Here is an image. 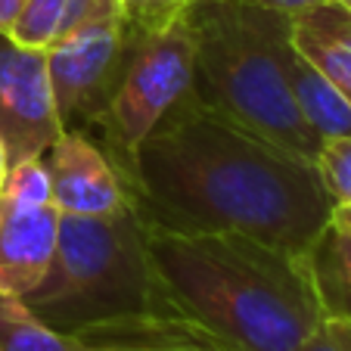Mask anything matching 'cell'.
Returning a JSON list of instances; mask_svg holds the SVG:
<instances>
[{
    "mask_svg": "<svg viewBox=\"0 0 351 351\" xmlns=\"http://www.w3.org/2000/svg\"><path fill=\"white\" fill-rule=\"evenodd\" d=\"M128 202L153 227L237 230L314 252L332 206L317 162L271 143L186 90L146 134Z\"/></svg>",
    "mask_w": 351,
    "mask_h": 351,
    "instance_id": "1",
    "label": "cell"
},
{
    "mask_svg": "<svg viewBox=\"0 0 351 351\" xmlns=\"http://www.w3.org/2000/svg\"><path fill=\"white\" fill-rule=\"evenodd\" d=\"M143 227L171 314L227 351H295L332 317L314 252L237 230Z\"/></svg>",
    "mask_w": 351,
    "mask_h": 351,
    "instance_id": "2",
    "label": "cell"
},
{
    "mask_svg": "<svg viewBox=\"0 0 351 351\" xmlns=\"http://www.w3.org/2000/svg\"><path fill=\"white\" fill-rule=\"evenodd\" d=\"M22 302L69 336L137 317H171L143 218L131 202L112 215H60L53 261Z\"/></svg>",
    "mask_w": 351,
    "mask_h": 351,
    "instance_id": "3",
    "label": "cell"
},
{
    "mask_svg": "<svg viewBox=\"0 0 351 351\" xmlns=\"http://www.w3.org/2000/svg\"><path fill=\"white\" fill-rule=\"evenodd\" d=\"M186 19L193 90L271 143L317 162L324 140L302 119L274 53V38L289 16L245 0H196Z\"/></svg>",
    "mask_w": 351,
    "mask_h": 351,
    "instance_id": "4",
    "label": "cell"
},
{
    "mask_svg": "<svg viewBox=\"0 0 351 351\" xmlns=\"http://www.w3.org/2000/svg\"><path fill=\"white\" fill-rule=\"evenodd\" d=\"M186 90H193V28L186 10L153 32L128 28L121 72L93 125L97 146L112 162L125 193L137 180L140 143Z\"/></svg>",
    "mask_w": 351,
    "mask_h": 351,
    "instance_id": "5",
    "label": "cell"
},
{
    "mask_svg": "<svg viewBox=\"0 0 351 351\" xmlns=\"http://www.w3.org/2000/svg\"><path fill=\"white\" fill-rule=\"evenodd\" d=\"M125 44V13L121 7H112L44 50L62 131L87 134L97 125L121 72Z\"/></svg>",
    "mask_w": 351,
    "mask_h": 351,
    "instance_id": "6",
    "label": "cell"
},
{
    "mask_svg": "<svg viewBox=\"0 0 351 351\" xmlns=\"http://www.w3.org/2000/svg\"><path fill=\"white\" fill-rule=\"evenodd\" d=\"M60 208L40 159L10 165L0 186V295L22 298L53 261Z\"/></svg>",
    "mask_w": 351,
    "mask_h": 351,
    "instance_id": "7",
    "label": "cell"
},
{
    "mask_svg": "<svg viewBox=\"0 0 351 351\" xmlns=\"http://www.w3.org/2000/svg\"><path fill=\"white\" fill-rule=\"evenodd\" d=\"M62 134L44 50L0 34V140L7 162L40 159Z\"/></svg>",
    "mask_w": 351,
    "mask_h": 351,
    "instance_id": "8",
    "label": "cell"
},
{
    "mask_svg": "<svg viewBox=\"0 0 351 351\" xmlns=\"http://www.w3.org/2000/svg\"><path fill=\"white\" fill-rule=\"evenodd\" d=\"M40 162L60 215H112L128 206L125 184L112 162L84 131H66Z\"/></svg>",
    "mask_w": 351,
    "mask_h": 351,
    "instance_id": "9",
    "label": "cell"
},
{
    "mask_svg": "<svg viewBox=\"0 0 351 351\" xmlns=\"http://www.w3.org/2000/svg\"><path fill=\"white\" fill-rule=\"evenodd\" d=\"M274 53L283 69L286 87H289L292 99H295L302 119L311 125V131L320 140L332 137H348L351 134V103L339 93L332 81H326L305 56L292 47L289 38V22L277 32L274 38Z\"/></svg>",
    "mask_w": 351,
    "mask_h": 351,
    "instance_id": "10",
    "label": "cell"
},
{
    "mask_svg": "<svg viewBox=\"0 0 351 351\" xmlns=\"http://www.w3.org/2000/svg\"><path fill=\"white\" fill-rule=\"evenodd\" d=\"M292 47L305 56L326 81L339 87L351 103V13L336 3L324 0L302 13L289 16Z\"/></svg>",
    "mask_w": 351,
    "mask_h": 351,
    "instance_id": "11",
    "label": "cell"
},
{
    "mask_svg": "<svg viewBox=\"0 0 351 351\" xmlns=\"http://www.w3.org/2000/svg\"><path fill=\"white\" fill-rule=\"evenodd\" d=\"M90 351H227L184 317H137L78 336Z\"/></svg>",
    "mask_w": 351,
    "mask_h": 351,
    "instance_id": "12",
    "label": "cell"
},
{
    "mask_svg": "<svg viewBox=\"0 0 351 351\" xmlns=\"http://www.w3.org/2000/svg\"><path fill=\"white\" fill-rule=\"evenodd\" d=\"M112 7H121V3L119 0H28L7 38L19 47L47 50L66 34H72L78 25H84L87 19Z\"/></svg>",
    "mask_w": 351,
    "mask_h": 351,
    "instance_id": "13",
    "label": "cell"
},
{
    "mask_svg": "<svg viewBox=\"0 0 351 351\" xmlns=\"http://www.w3.org/2000/svg\"><path fill=\"white\" fill-rule=\"evenodd\" d=\"M0 351H90L78 336L53 330L16 295H0Z\"/></svg>",
    "mask_w": 351,
    "mask_h": 351,
    "instance_id": "14",
    "label": "cell"
},
{
    "mask_svg": "<svg viewBox=\"0 0 351 351\" xmlns=\"http://www.w3.org/2000/svg\"><path fill=\"white\" fill-rule=\"evenodd\" d=\"M317 171L336 202H351V134L324 140L317 153Z\"/></svg>",
    "mask_w": 351,
    "mask_h": 351,
    "instance_id": "15",
    "label": "cell"
},
{
    "mask_svg": "<svg viewBox=\"0 0 351 351\" xmlns=\"http://www.w3.org/2000/svg\"><path fill=\"white\" fill-rule=\"evenodd\" d=\"M121 13H125L128 28L137 32H153V28L168 25L171 19H178L190 3L196 0H119Z\"/></svg>",
    "mask_w": 351,
    "mask_h": 351,
    "instance_id": "16",
    "label": "cell"
},
{
    "mask_svg": "<svg viewBox=\"0 0 351 351\" xmlns=\"http://www.w3.org/2000/svg\"><path fill=\"white\" fill-rule=\"evenodd\" d=\"M295 351H351V317L332 314L317 326L314 336H308Z\"/></svg>",
    "mask_w": 351,
    "mask_h": 351,
    "instance_id": "17",
    "label": "cell"
},
{
    "mask_svg": "<svg viewBox=\"0 0 351 351\" xmlns=\"http://www.w3.org/2000/svg\"><path fill=\"white\" fill-rule=\"evenodd\" d=\"M245 3H255V7L277 10V13H286V16H295V13H302V10L314 7V3H324V0H245Z\"/></svg>",
    "mask_w": 351,
    "mask_h": 351,
    "instance_id": "18",
    "label": "cell"
},
{
    "mask_svg": "<svg viewBox=\"0 0 351 351\" xmlns=\"http://www.w3.org/2000/svg\"><path fill=\"white\" fill-rule=\"evenodd\" d=\"M25 3L28 0H0V34H10V28L25 10Z\"/></svg>",
    "mask_w": 351,
    "mask_h": 351,
    "instance_id": "19",
    "label": "cell"
},
{
    "mask_svg": "<svg viewBox=\"0 0 351 351\" xmlns=\"http://www.w3.org/2000/svg\"><path fill=\"white\" fill-rule=\"evenodd\" d=\"M332 227H336L339 233H345V237H351V202H336L332 206Z\"/></svg>",
    "mask_w": 351,
    "mask_h": 351,
    "instance_id": "20",
    "label": "cell"
},
{
    "mask_svg": "<svg viewBox=\"0 0 351 351\" xmlns=\"http://www.w3.org/2000/svg\"><path fill=\"white\" fill-rule=\"evenodd\" d=\"M10 171V162H7V149H3V140H0V180L7 178Z\"/></svg>",
    "mask_w": 351,
    "mask_h": 351,
    "instance_id": "21",
    "label": "cell"
},
{
    "mask_svg": "<svg viewBox=\"0 0 351 351\" xmlns=\"http://www.w3.org/2000/svg\"><path fill=\"white\" fill-rule=\"evenodd\" d=\"M336 3H342V7H345V10H348V13H351V0H336Z\"/></svg>",
    "mask_w": 351,
    "mask_h": 351,
    "instance_id": "22",
    "label": "cell"
},
{
    "mask_svg": "<svg viewBox=\"0 0 351 351\" xmlns=\"http://www.w3.org/2000/svg\"><path fill=\"white\" fill-rule=\"evenodd\" d=\"M0 186H3V180H0Z\"/></svg>",
    "mask_w": 351,
    "mask_h": 351,
    "instance_id": "23",
    "label": "cell"
}]
</instances>
